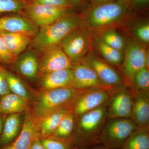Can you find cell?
Returning a JSON list of instances; mask_svg holds the SVG:
<instances>
[{
    "instance_id": "26",
    "label": "cell",
    "mask_w": 149,
    "mask_h": 149,
    "mask_svg": "<svg viewBox=\"0 0 149 149\" xmlns=\"http://www.w3.org/2000/svg\"><path fill=\"white\" fill-rule=\"evenodd\" d=\"M130 85L133 94L149 93V70L145 67L136 72Z\"/></svg>"
},
{
    "instance_id": "18",
    "label": "cell",
    "mask_w": 149,
    "mask_h": 149,
    "mask_svg": "<svg viewBox=\"0 0 149 149\" xmlns=\"http://www.w3.org/2000/svg\"><path fill=\"white\" fill-rule=\"evenodd\" d=\"M10 54L17 58L32 42L33 37L19 32H0Z\"/></svg>"
},
{
    "instance_id": "38",
    "label": "cell",
    "mask_w": 149,
    "mask_h": 149,
    "mask_svg": "<svg viewBox=\"0 0 149 149\" xmlns=\"http://www.w3.org/2000/svg\"><path fill=\"white\" fill-rule=\"evenodd\" d=\"M73 7L78 6L81 5L85 1V0H70Z\"/></svg>"
},
{
    "instance_id": "21",
    "label": "cell",
    "mask_w": 149,
    "mask_h": 149,
    "mask_svg": "<svg viewBox=\"0 0 149 149\" xmlns=\"http://www.w3.org/2000/svg\"><path fill=\"white\" fill-rule=\"evenodd\" d=\"M22 113L9 114L4 121L2 131L0 136V144L6 145L16 137L22 128Z\"/></svg>"
},
{
    "instance_id": "25",
    "label": "cell",
    "mask_w": 149,
    "mask_h": 149,
    "mask_svg": "<svg viewBox=\"0 0 149 149\" xmlns=\"http://www.w3.org/2000/svg\"><path fill=\"white\" fill-rule=\"evenodd\" d=\"M97 40L96 42L97 48L107 63L116 66H120L124 58V54L122 51L112 48L100 39Z\"/></svg>"
},
{
    "instance_id": "43",
    "label": "cell",
    "mask_w": 149,
    "mask_h": 149,
    "mask_svg": "<svg viewBox=\"0 0 149 149\" xmlns=\"http://www.w3.org/2000/svg\"><path fill=\"white\" fill-rule=\"evenodd\" d=\"M34 1V0H26V1H27L28 3L32 2Z\"/></svg>"
},
{
    "instance_id": "7",
    "label": "cell",
    "mask_w": 149,
    "mask_h": 149,
    "mask_svg": "<svg viewBox=\"0 0 149 149\" xmlns=\"http://www.w3.org/2000/svg\"><path fill=\"white\" fill-rule=\"evenodd\" d=\"M70 10L29 3L22 14L37 27H41L52 24L58 20L69 13Z\"/></svg>"
},
{
    "instance_id": "36",
    "label": "cell",
    "mask_w": 149,
    "mask_h": 149,
    "mask_svg": "<svg viewBox=\"0 0 149 149\" xmlns=\"http://www.w3.org/2000/svg\"><path fill=\"white\" fill-rule=\"evenodd\" d=\"M91 4V6H96L107 3L114 1L115 0H87Z\"/></svg>"
},
{
    "instance_id": "6",
    "label": "cell",
    "mask_w": 149,
    "mask_h": 149,
    "mask_svg": "<svg viewBox=\"0 0 149 149\" xmlns=\"http://www.w3.org/2000/svg\"><path fill=\"white\" fill-rule=\"evenodd\" d=\"M111 91L100 88L82 91L73 105L74 114L78 117L85 113L105 105L109 101Z\"/></svg>"
},
{
    "instance_id": "32",
    "label": "cell",
    "mask_w": 149,
    "mask_h": 149,
    "mask_svg": "<svg viewBox=\"0 0 149 149\" xmlns=\"http://www.w3.org/2000/svg\"><path fill=\"white\" fill-rule=\"evenodd\" d=\"M16 59L10 54L3 37L0 35V63L11 64L14 63Z\"/></svg>"
},
{
    "instance_id": "28",
    "label": "cell",
    "mask_w": 149,
    "mask_h": 149,
    "mask_svg": "<svg viewBox=\"0 0 149 149\" xmlns=\"http://www.w3.org/2000/svg\"><path fill=\"white\" fill-rule=\"evenodd\" d=\"M28 3L26 0H0V15L22 14Z\"/></svg>"
},
{
    "instance_id": "37",
    "label": "cell",
    "mask_w": 149,
    "mask_h": 149,
    "mask_svg": "<svg viewBox=\"0 0 149 149\" xmlns=\"http://www.w3.org/2000/svg\"><path fill=\"white\" fill-rule=\"evenodd\" d=\"M29 149H45V148L43 147L40 141V139H37L35 140L33 143L32 144V146L30 147Z\"/></svg>"
},
{
    "instance_id": "30",
    "label": "cell",
    "mask_w": 149,
    "mask_h": 149,
    "mask_svg": "<svg viewBox=\"0 0 149 149\" xmlns=\"http://www.w3.org/2000/svg\"><path fill=\"white\" fill-rule=\"evenodd\" d=\"M31 3L68 9L73 7L70 0H34Z\"/></svg>"
},
{
    "instance_id": "19",
    "label": "cell",
    "mask_w": 149,
    "mask_h": 149,
    "mask_svg": "<svg viewBox=\"0 0 149 149\" xmlns=\"http://www.w3.org/2000/svg\"><path fill=\"white\" fill-rule=\"evenodd\" d=\"M29 100L10 93L0 100V114L22 113L29 109Z\"/></svg>"
},
{
    "instance_id": "17",
    "label": "cell",
    "mask_w": 149,
    "mask_h": 149,
    "mask_svg": "<svg viewBox=\"0 0 149 149\" xmlns=\"http://www.w3.org/2000/svg\"><path fill=\"white\" fill-rule=\"evenodd\" d=\"M133 94L134 101L130 119L138 127H149V93Z\"/></svg>"
},
{
    "instance_id": "44",
    "label": "cell",
    "mask_w": 149,
    "mask_h": 149,
    "mask_svg": "<svg viewBox=\"0 0 149 149\" xmlns=\"http://www.w3.org/2000/svg\"></svg>"
},
{
    "instance_id": "20",
    "label": "cell",
    "mask_w": 149,
    "mask_h": 149,
    "mask_svg": "<svg viewBox=\"0 0 149 149\" xmlns=\"http://www.w3.org/2000/svg\"><path fill=\"white\" fill-rule=\"evenodd\" d=\"M73 111L70 109L58 110L40 118H37L40 138L52 135L61 120L68 113Z\"/></svg>"
},
{
    "instance_id": "11",
    "label": "cell",
    "mask_w": 149,
    "mask_h": 149,
    "mask_svg": "<svg viewBox=\"0 0 149 149\" xmlns=\"http://www.w3.org/2000/svg\"><path fill=\"white\" fill-rule=\"evenodd\" d=\"M81 63L91 68L107 87L113 88L122 83V77L115 70L100 58L90 54L83 59Z\"/></svg>"
},
{
    "instance_id": "1",
    "label": "cell",
    "mask_w": 149,
    "mask_h": 149,
    "mask_svg": "<svg viewBox=\"0 0 149 149\" xmlns=\"http://www.w3.org/2000/svg\"><path fill=\"white\" fill-rule=\"evenodd\" d=\"M81 23V16L69 13L53 23L40 27L32 40L33 46L44 52L57 45L70 33L79 28Z\"/></svg>"
},
{
    "instance_id": "14",
    "label": "cell",
    "mask_w": 149,
    "mask_h": 149,
    "mask_svg": "<svg viewBox=\"0 0 149 149\" xmlns=\"http://www.w3.org/2000/svg\"><path fill=\"white\" fill-rule=\"evenodd\" d=\"M25 112L21 132L11 145L13 149H29L35 140L40 139L37 118L32 111Z\"/></svg>"
},
{
    "instance_id": "8",
    "label": "cell",
    "mask_w": 149,
    "mask_h": 149,
    "mask_svg": "<svg viewBox=\"0 0 149 149\" xmlns=\"http://www.w3.org/2000/svg\"><path fill=\"white\" fill-rule=\"evenodd\" d=\"M112 91L107 108V117L109 119L130 118L134 101L133 92L124 87Z\"/></svg>"
},
{
    "instance_id": "22",
    "label": "cell",
    "mask_w": 149,
    "mask_h": 149,
    "mask_svg": "<svg viewBox=\"0 0 149 149\" xmlns=\"http://www.w3.org/2000/svg\"><path fill=\"white\" fill-rule=\"evenodd\" d=\"M15 62L17 70L23 76L29 79L36 77L38 72L39 63L34 54L27 52L16 58Z\"/></svg>"
},
{
    "instance_id": "40",
    "label": "cell",
    "mask_w": 149,
    "mask_h": 149,
    "mask_svg": "<svg viewBox=\"0 0 149 149\" xmlns=\"http://www.w3.org/2000/svg\"><path fill=\"white\" fill-rule=\"evenodd\" d=\"M3 118L2 114H0V136L1 134L3 128V125L4 123Z\"/></svg>"
},
{
    "instance_id": "27",
    "label": "cell",
    "mask_w": 149,
    "mask_h": 149,
    "mask_svg": "<svg viewBox=\"0 0 149 149\" xmlns=\"http://www.w3.org/2000/svg\"><path fill=\"white\" fill-rule=\"evenodd\" d=\"M74 114L73 111L69 112L63 118L57 128L52 135L56 138L68 137L72 132L74 125Z\"/></svg>"
},
{
    "instance_id": "33",
    "label": "cell",
    "mask_w": 149,
    "mask_h": 149,
    "mask_svg": "<svg viewBox=\"0 0 149 149\" xmlns=\"http://www.w3.org/2000/svg\"><path fill=\"white\" fill-rule=\"evenodd\" d=\"M136 36L143 42L148 43L149 41V24H143L137 27L136 30Z\"/></svg>"
},
{
    "instance_id": "35",
    "label": "cell",
    "mask_w": 149,
    "mask_h": 149,
    "mask_svg": "<svg viewBox=\"0 0 149 149\" xmlns=\"http://www.w3.org/2000/svg\"><path fill=\"white\" fill-rule=\"evenodd\" d=\"M149 0H132L129 6H132L133 8H139L146 5L149 3Z\"/></svg>"
},
{
    "instance_id": "16",
    "label": "cell",
    "mask_w": 149,
    "mask_h": 149,
    "mask_svg": "<svg viewBox=\"0 0 149 149\" xmlns=\"http://www.w3.org/2000/svg\"><path fill=\"white\" fill-rule=\"evenodd\" d=\"M42 76L41 85L42 91L72 87V69L56 70L46 73Z\"/></svg>"
},
{
    "instance_id": "41",
    "label": "cell",
    "mask_w": 149,
    "mask_h": 149,
    "mask_svg": "<svg viewBox=\"0 0 149 149\" xmlns=\"http://www.w3.org/2000/svg\"><path fill=\"white\" fill-rule=\"evenodd\" d=\"M149 52L146 51V67L149 70Z\"/></svg>"
},
{
    "instance_id": "2",
    "label": "cell",
    "mask_w": 149,
    "mask_h": 149,
    "mask_svg": "<svg viewBox=\"0 0 149 149\" xmlns=\"http://www.w3.org/2000/svg\"><path fill=\"white\" fill-rule=\"evenodd\" d=\"M130 7L114 1L91 6L81 17V25L93 30H100L114 24L129 13Z\"/></svg>"
},
{
    "instance_id": "15",
    "label": "cell",
    "mask_w": 149,
    "mask_h": 149,
    "mask_svg": "<svg viewBox=\"0 0 149 149\" xmlns=\"http://www.w3.org/2000/svg\"><path fill=\"white\" fill-rule=\"evenodd\" d=\"M106 105L85 113L79 116L78 130L84 136L91 135L103 125L107 117Z\"/></svg>"
},
{
    "instance_id": "12",
    "label": "cell",
    "mask_w": 149,
    "mask_h": 149,
    "mask_svg": "<svg viewBox=\"0 0 149 149\" xmlns=\"http://www.w3.org/2000/svg\"><path fill=\"white\" fill-rule=\"evenodd\" d=\"M72 70V87L77 90L84 91L95 88H103L109 91L113 89L106 86L92 68L83 63H77Z\"/></svg>"
},
{
    "instance_id": "31",
    "label": "cell",
    "mask_w": 149,
    "mask_h": 149,
    "mask_svg": "<svg viewBox=\"0 0 149 149\" xmlns=\"http://www.w3.org/2000/svg\"><path fill=\"white\" fill-rule=\"evenodd\" d=\"M56 138L44 137L40 141L45 149H67L63 142Z\"/></svg>"
},
{
    "instance_id": "42",
    "label": "cell",
    "mask_w": 149,
    "mask_h": 149,
    "mask_svg": "<svg viewBox=\"0 0 149 149\" xmlns=\"http://www.w3.org/2000/svg\"><path fill=\"white\" fill-rule=\"evenodd\" d=\"M2 149H13L12 148L11 146H10L6 147L5 148H4Z\"/></svg>"
},
{
    "instance_id": "3",
    "label": "cell",
    "mask_w": 149,
    "mask_h": 149,
    "mask_svg": "<svg viewBox=\"0 0 149 149\" xmlns=\"http://www.w3.org/2000/svg\"><path fill=\"white\" fill-rule=\"evenodd\" d=\"M81 91L72 87L42 91L34 104L32 113L40 118L62 109L73 110L74 102Z\"/></svg>"
},
{
    "instance_id": "34",
    "label": "cell",
    "mask_w": 149,
    "mask_h": 149,
    "mask_svg": "<svg viewBox=\"0 0 149 149\" xmlns=\"http://www.w3.org/2000/svg\"><path fill=\"white\" fill-rule=\"evenodd\" d=\"M10 93L6 80L0 72V96L2 97Z\"/></svg>"
},
{
    "instance_id": "5",
    "label": "cell",
    "mask_w": 149,
    "mask_h": 149,
    "mask_svg": "<svg viewBox=\"0 0 149 149\" xmlns=\"http://www.w3.org/2000/svg\"><path fill=\"white\" fill-rule=\"evenodd\" d=\"M60 44L73 63H78L85 58L90 49L91 36L85 29L78 28L70 33Z\"/></svg>"
},
{
    "instance_id": "10",
    "label": "cell",
    "mask_w": 149,
    "mask_h": 149,
    "mask_svg": "<svg viewBox=\"0 0 149 149\" xmlns=\"http://www.w3.org/2000/svg\"><path fill=\"white\" fill-rule=\"evenodd\" d=\"M146 51L134 41L129 42L126 46L122 70L130 84L136 72L146 67Z\"/></svg>"
},
{
    "instance_id": "9",
    "label": "cell",
    "mask_w": 149,
    "mask_h": 149,
    "mask_svg": "<svg viewBox=\"0 0 149 149\" xmlns=\"http://www.w3.org/2000/svg\"><path fill=\"white\" fill-rule=\"evenodd\" d=\"M43 52L38 69L41 75L56 70L72 69L74 66L73 62L58 45L48 48Z\"/></svg>"
},
{
    "instance_id": "23",
    "label": "cell",
    "mask_w": 149,
    "mask_h": 149,
    "mask_svg": "<svg viewBox=\"0 0 149 149\" xmlns=\"http://www.w3.org/2000/svg\"><path fill=\"white\" fill-rule=\"evenodd\" d=\"M121 149H149V127H138L123 144Z\"/></svg>"
},
{
    "instance_id": "24",
    "label": "cell",
    "mask_w": 149,
    "mask_h": 149,
    "mask_svg": "<svg viewBox=\"0 0 149 149\" xmlns=\"http://www.w3.org/2000/svg\"><path fill=\"white\" fill-rule=\"evenodd\" d=\"M0 72L5 78L10 92L31 100V96L24 83L19 77L0 65Z\"/></svg>"
},
{
    "instance_id": "39",
    "label": "cell",
    "mask_w": 149,
    "mask_h": 149,
    "mask_svg": "<svg viewBox=\"0 0 149 149\" xmlns=\"http://www.w3.org/2000/svg\"><path fill=\"white\" fill-rule=\"evenodd\" d=\"M116 1L129 6L132 0H115ZM130 7V6H129Z\"/></svg>"
},
{
    "instance_id": "13",
    "label": "cell",
    "mask_w": 149,
    "mask_h": 149,
    "mask_svg": "<svg viewBox=\"0 0 149 149\" xmlns=\"http://www.w3.org/2000/svg\"><path fill=\"white\" fill-rule=\"evenodd\" d=\"M38 27L23 14L0 15V32H19L35 37Z\"/></svg>"
},
{
    "instance_id": "29",
    "label": "cell",
    "mask_w": 149,
    "mask_h": 149,
    "mask_svg": "<svg viewBox=\"0 0 149 149\" xmlns=\"http://www.w3.org/2000/svg\"><path fill=\"white\" fill-rule=\"evenodd\" d=\"M100 40L107 45L116 49L122 50L124 47L123 38L112 29L103 30L101 33Z\"/></svg>"
},
{
    "instance_id": "4",
    "label": "cell",
    "mask_w": 149,
    "mask_h": 149,
    "mask_svg": "<svg viewBox=\"0 0 149 149\" xmlns=\"http://www.w3.org/2000/svg\"><path fill=\"white\" fill-rule=\"evenodd\" d=\"M138 126L130 118L110 119L104 125L101 139L107 148L119 149Z\"/></svg>"
}]
</instances>
